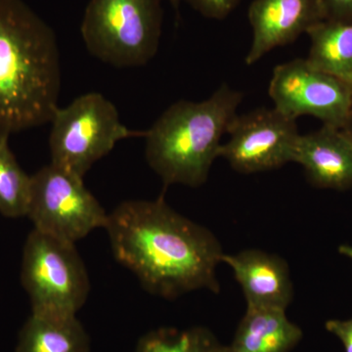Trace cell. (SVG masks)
Masks as SVG:
<instances>
[{"mask_svg":"<svg viewBox=\"0 0 352 352\" xmlns=\"http://www.w3.org/2000/svg\"><path fill=\"white\" fill-rule=\"evenodd\" d=\"M50 122L51 164L80 177L119 141L145 136V131L127 129L112 102L97 92L58 108Z\"/></svg>","mask_w":352,"mask_h":352,"instance_id":"cell-5","label":"cell"},{"mask_svg":"<svg viewBox=\"0 0 352 352\" xmlns=\"http://www.w3.org/2000/svg\"><path fill=\"white\" fill-rule=\"evenodd\" d=\"M90 338L76 316L32 314L15 352H89Z\"/></svg>","mask_w":352,"mask_h":352,"instance_id":"cell-14","label":"cell"},{"mask_svg":"<svg viewBox=\"0 0 352 352\" xmlns=\"http://www.w3.org/2000/svg\"><path fill=\"white\" fill-rule=\"evenodd\" d=\"M294 163L302 166L310 182L321 188L352 186V140L340 127L325 124L300 135Z\"/></svg>","mask_w":352,"mask_h":352,"instance_id":"cell-12","label":"cell"},{"mask_svg":"<svg viewBox=\"0 0 352 352\" xmlns=\"http://www.w3.org/2000/svg\"><path fill=\"white\" fill-rule=\"evenodd\" d=\"M8 139L9 136L0 135V212L4 217L17 219L27 215L32 176L18 164Z\"/></svg>","mask_w":352,"mask_h":352,"instance_id":"cell-16","label":"cell"},{"mask_svg":"<svg viewBox=\"0 0 352 352\" xmlns=\"http://www.w3.org/2000/svg\"><path fill=\"white\" fill-rule=\"evenodd\" d=\"M342 131L346 132L347 135L349 136V138H351L352 140V116L351 119L349 120V122H346V124H344V126L342 127Z\"/></svg>","mask_w":352,"mask_h":352,"instance_id":"cell-22","label":"cell"},{"mask_svg":"<svg viewBox=\"0 0 352 352\" xmlns=\"http://www.w3.org/2000/svg\"><path fill=\"white\" fill-rule=\"evenodd\" d=\"M108 214L83 177L51 163L32 175L27 217L36 230L76 244L95 229L105 228Z\"/></svg>","mask_w":352,"mask_h":352,"instance_id":"cell-7","label":"cell"},{"mask_svg":"<svg viewBox=\"0 0 352 352\" xmlns=\"http://www.w3.org/2000/svg\"><path fill=\"white\" fill-rule=\"evenodd\" d=\"M227 133L230 138L220 147L219 157L238 173L247 175L294 163L300 136L296 120L275 108L236 116Z\"/></svg>","mask_w":352,"mask_h":352,"instance_id":"cell-9","label":"cell"},{"mask_svg":"<svg viewBox=\"0 0 352 352\" xmlns=\"http://www.w3.org/2000/svg\"><path fill=\"white\" fill-rule=\"evenodd\" d=\"M21 281L36 314L76 316L90 291L75 244L36 229L25 241Z\"/></svg>","mask_w":352,"mask_h":352,"instance_id":"cell-6","label":"cell"},{"mask_svg":"<svg viewBox=\"0 0 352 352\" xmlns=\"http://www.w3.org/2000/svg\"><path fill=\"white\" fill-rule=\"evenodd\" d=\"M326 330L339 338L346 352H352V318L349 320H328Z\"/></svg>","mask_w":352,"mask_h":352,"instance_id":"cell-20","label":"cell"},{"mask_svg":"<svg viewBox=\"0 0 352 352\" xmlns=\"http://www.w3.org/2000/svg\"><path fill=\"white\" fill-rule=\"evenodd\" d=\"M242 100V92L223 85L207 100L175 102L145 131L146 160L166 186L207 182Z\"/></svg>","mask_w":352,"mask_h":352,"instance_id":"cell-3","label":"cell"},{"mask_svg":"<svg viewBox=\"0 0 352 352\" xmlns=\"http://www.w3.org/2000/svg\"><path fill=\"white\" fill-rule=\"evenodd\" d=\"M222 263L230 266L242 288L247 307L287 309L294 298L288 263L277 254L261 250H245L223 254Z\"/></svg>","mask_w":352,"mask_h":352,"instance_id":"cell-11","label":"cell"},{"mask_svg":"<svg viewBox=\"0 0 352 352\" xmlns=\"http://www.w3.org/2000/svg\"><path fill=\"white\" fill-rule=\"evenodd\" d=\"M327 19L352 23V0H324Z\"/></svg>","mask_w":352,"mask_h":352,"instance_id":"cell-19","label":"cell"},{"mask_svg":"<svg viewBox=\"0 0 352 352\" xmlns=\"http://www.w3.org/2000/svg\"><path fill=\"white\" fill-rule=\"evenodd\" d=\"M270 96L274 108L296 120L312 116L342 129L352 116V85L296 59L273 69Z\"/></svg>","mask_w":352,"mask_h":352,"instance_id":"cell-8","label":"cell"},{"mask_svg":"<svg viewBox=\"0 0 352 352\" xmlns=\"http://www.w3.org/2000/svg\"><path fill=\"white\" fill-rule=\"evenodd\" d=\"M60 89L53 30L22 0H0V135L50 122Z\"/></svg>","mask_w":352,"mask_h":352,"instance_id":"cell-2","label":"cell"},{"mask_svg":"<svg viewBox=\"0 0 352 352\" xmlns=\"http://www.w3.org/2000/svg\"><path fill=\"white\" fill-rule=\"evenodd\" d=\"M180 1L182 0H170L171 3H173V6L175 7V8H177L178 4L180 3Z\"/></svg>","mask_w":352,"mask_h":352,"instance_id":"cell-23","label":"cell"},{"mask_svg":"<svg viewBox=\"0 0 352 352\" xmlns=\"http://www.w3.org/2000/svg\"><path fill=\"white\" fill-rule=\"evenodd\" d=\"M307 34L311 41L307 61L352 85V23L325 20Z\"/></svg>","mask_w":352,"mask_h":352,"instance_id":"cell-15","label":"cell"},{"mask_svg":"<svg viewBox=\"0 0 352 352\" xmlns=\"http://www.w3.org/2000/svg\"><path fill=\"white\" fill-rule=\"evenodd\" d=\"M135 352H228L214 333L204 327L180 330L160 328L139 339Z\"/></svg>","mask_w":352,"mask_h":352,"instance_id":"cell-17","label":"cell"},{"mask_svg":"<svg viewBox=\"0 0 352 352\" xmlns=\"http://www.w3.org/2000/svg\"><path fill=\"white\" fill-rule=\"evenodd\" d=\"M248 16L252 29L248 66L327 19L324 0H254Z\"/></svg>","mask_w":352,"mask_h":352,"instance_id":"cell-10","label":"cell"},{"mask_svg":"<svg viewBox=\"0 0 352 352\" xmlns=\"http://www.w3.org/2000/svg\"><path fill=\"white\" fill-rule=\"evenodd\" d=\"M302 339V329L280 308L247 307L228 352H291Z\"/></svg>","mask_w":352,"mask_h":352,"instance_id":"cell-13","label":"cell"},{"mask_svg":"<svg viewBox=\"0 0 352 352\" xmlns=\"http://www.w3.org/2000/svg\"><path fill=\"white\" fill-rule=\"evenodd\" d=\"M105 229L115 258L153 295L173 300L197 289L219 293V241L163 198L122 201Z\"/></svg>","mask_w":352,"mask_h":352,"instance_id":"cell-1","label":"cell"},{"mask_svg":"<svg viewBox=\"0 0 352 352\" xmlns=\"http://www.w3.org/2000/svg\"><path fill=\"white\" fill-rule=\"evenodd\" d=\"M201 15L212 19L221 20L226 18L240 0H186Z\"/></svg>","mask_w":352,"mask_h":352,"instance_id":"cell-18","label":"cell"},{"mask_svg":"<svg viewBox=\"0 0 352 352\" xmlns=\"http://www.w3.org/2000/svg\"><path fill=\"white\" fill-rule=\"evenodd\" d=\"M162 25L161 0H89L80 32L90 54L113 67L131 68L157 54Z\"/></svg>","mask_w":352,"mask_h":352,"instance_id":"cell-4","label":"cell"},{"mask_svg":"<svg viewBox=\"0 0 352 352\" xmlns=\"http://www.w3.org/2000/svg\"><path fill=\"white\" fill-rule=\"evenodd\" d=\"M339 252L342 256H346L347 258L352 261V245H342L339 248Z\"/></svg>","mask_w":352,"mask_h":352,"instance_id":"cell-21","label":"cell"}]
</instances>
